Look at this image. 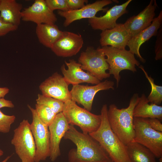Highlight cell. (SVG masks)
<instances>
[{
    "instance_id": "obj_1",
    "label": "cell",
    "mask_w": 162,
    "mask_h": 162,
    "mask_svg": "<svg viewBox=\"0 0 162 162\" xmlns=\"http://www.w3.org/2000/svg\"><path fill=\"white\" fill-rule=\"evenodd\" d=\"M74 144L76 148L68 153L69 162H110L109 155L99 143L89 134L79 131L70 125L64 137Z\"/></svg>"
},
{
    "instance_id": "obj_2",
    "label": "cell",
    "mask_w": 162,
    "mask_h": 162,
    "mask_svg": "<svg viewBox=\"0 0 162 162\" xmlns=\"http://www.w3.org/2000/svg\"><path fill=\"white\" fill-rule=\"evenodd\" d=\"M106 104L100 110L101 122L98 129L89 134L104 149L113 162H132L128 153L126 145L111 128L108 121Z\"/></svg>"
},
{
    "instance_id": "obj_3",
    "label": "cell",
    "mask_w": 162,
    "mask_h": 162,
    "mask_svg": "<svg viewBox=\"0 0 162 162\" xmlns=\"http://www.w3.org/2000/svg\"><path fill=\"white\" fill-rule=\"evenodd\" d=\"M139 97L137 93L131 98L128 107L118 109L114 104L108 108L107 117L110 125L113 132L125 145L133 141L135 136L134 125V109Z\"/></svg>"
},
{
    "instance_id": "obj_4",
    "label": "cell",
    "mask_w": 162,
    "mask_h": 162,
    "mask_svg": "<svg viewBox=\"0 0 162 162\" xmlns=\"http://www.w3.org/2000/svg\"><path fill=\"white\" fill-rule=\"evenodd\" d=\"M62 112L69 124L78 126L84 134L95 131L101 124L100 115L92 113L71 100L64 103Z\"/></svg>"
},
{
    "instance_id": "obj_5",
    "label": "cell",
    "mask_w": 162,
    "mask_h": 162,
    "mask_svg": "<svg viewBox=\"0 0 162 162\" xmlns=\"http://www.w3.org/2000/svg\"><path fill=\"white\" fill-rule=\"evenodd\" d=\"M109 65V73L113 75L116 80L117 88L121 79L120 73L123 70H128L134 73L137 71L136 66L140 63L135 58L134 54L129 50H120L110 46L102 48Z\"/></svg>"
},
{
    "instance_id": "obj_6",
    "label": "cell",
    "mask_w": 162,
    "mask_h": 162,
    "mask_svg": "<svg viewBox=\"0 0 162 162\" xmlns=\"http://www.w3.org/2000/svg\"><path fill=\"white\" fill-rule=\"evenodd\" d=\"M11 144L22 162H34L36 147L28 120L23 119L14 130Z\"/></svg>"
},
{
    "instance_id": "obj_7",
    "label": "cell",
    "mask_w": 162,
    "mask_h": 162,
    "mask_svg": "<svg viewBox=\"0 0 162 162\" xmlns=\"http://www.w3.org/2000/svg\"><path fill=\"white\" fill-rule=\"evenodd\" d=\"M135 136L133 142L148 149L155 157H162V132L156 131L149 124L147 118L134 117Z\"/></svg>"
},
{
    "instance_id": "obj_8",
    "label": "cell",
    "mask_w": 162,
    "mask_h": 162,
    "mask_svg": "<svg viewBox=\"0 0 162 162\" xmlns=\"http://www.w3.org/2000/svg\"><path fill=\"white\" fill-rule=\"evenodd\" d=\"M105 56L102 48L95 49L93 46H88L85 51L81 53L78 62L83 70L100 81L110 76L106 72L109 67Z\"/></svg>"
},
{
    "instance_id": "obj_9",
    "label": "cell",
    "mask_w": 162,
    "mask_h": 162,
    "mask_svg": "<svg viewBox=\"0 0 162 162\" xmlns=\"http://www.w3.org/2000/svg\"><path fill=\"white\" fill-rule=\"evenodd\" d=\"M32 116L31 130L36 147L34 162L45 160L50 155V134L48 126L39 118L35 109L28 105Z\"/></svg>"
},
{
    "instance_id": "obj_10",
    "label": "cell",
    "mask_w": 162,
    "mask_h": 162,
    "mask_svg": "<svg viewBox=\"0 0 162 162\" xmlns=\"http://www.w3.org/2000/svg\"><path fill=\"white\" fill-rule=\"evenodd\" d=\"M114 85L113 81L106 80L93 86L73 85L70 91L71 100L82 105L84 109L90 111L96 94L100 91L113 90Z\"/></svg>"
},
{
    "instance_id": "obj_11",
    "label": "cell",
    "mask_w": 162,
    "mask_h": 162,
    "mask_svg": "<svg viewBox=\"0 0 162 162\" xmlns=\"http://www.w3.org/2000/svg\"><path fill=\"white\" fill-rule=\"evenodd\" d=\"M68 85L63 76L56 72L43 81L40 85L39 88L42 95L64 103L71 100Z\"/></svg>"
},
{
    "instance_id": "obj_12",
    "label": "cell",
    "mask_w": 162,
    "mask_h": 162,
    "mask_svg": "<svg viewBox=\"0 0 162 162\" xmlns=\"http://www.w3.org/2000/svg\"><path fill=\"white\" fill-rule=\"evenodd\" d=\"M21 15L23 21L33 22L37 25L55 24L57 20L56 15L44 0H35L31 5L22 10Z\"/></svg>"
},
{
    "instance_id": "obj_13",
    "label": "cell",
    "mask_w": 162,
    "mask_h": 162,
    "mask_svg": "<svg viewBox=\"0 0 162 162\" xmlns=\"http://www.w3.org/2000/svg\"><path fill=\"white\" fill-rule=\"evenodd\" d=\"M83 43V40L81 34L64 31L51 49L57 56L70 57L76 55L79 52Z\"/></svg>"
},
{
    "instance_id": "obj_14",
    "label": "cell",
    "mask_w": 162,
    "mask_h": 162,
    "mask_svg": "<svg viewBox=\"0 0 162 162\" xmlns=\"http://www.w3.org/2000/svg\"><path fill=\"white\" fill-rule=\"evenodd\" d=\"M69 125L62 112L56 114L53 121L48 126L50 134L49 157L52 161H55L61 155L60 143Z\"/></svg>"
},
{
    "instance_id": "obj_15",
    "label": "cell",
    "mask_w": 162,
    "mask_h": 162,
    "mask_svg": "<svg viewBox=\"0 0 162 162\" xmlns=\"http://www.w3.org/2000/svg\"><path fill=\"white\" fill-rule=\"evenodd\" d=\"M112 2V1L111 0H98L77 10H58V14L65 18L64 26L66 27L75 21L85 18L90 19L95 16L99 11H106L107 9L104 7Z\"/></svg>"
},
{
    "instance_id": "obj_16",
    "label": "cell",
    "mask_w": 162,
    "mask_h": 162,
    "mask_svg": "<svg viewBox=\"0 0 162 162\" xmlns=\"http://www.w3.org/2000/svg\"><path fill=\"white\" fill-rule=\"evenodd\" d=\"M157 6L156 1L151 0L138 15L130 17L123 24L131 38L151 24L154 18Z\"/></svg>"
},
{
    "instance_id": "obj_17",
    "label": "cell",
    "mask_w": 162,
    "mask_h": 162,
    "mask_svg": "<svg viewBox=\"0 0 162 162\" xmlns=\"http://www.w3.org/2000/svg\"><path fill=\"white\" fill-rule=\"evenodd\" d=\"M131 1V0H128L121 5L114 6L107 10L106 14L102 16H95L88 19L90 25L93 29L102 31L113 28L117 24V19L128 13L126 8Z\"/></svg>"
},
{
    "instance_id": "obj_18",
    "label": "cell",
    "mask_w": 162,
    "mask_h": 162,
    "mask_svg": "<svg viewBox=\"0 0 162 162\" xmlns=\"http://www.w3.org/2000/svg\"><path fill=\"white\" fill-rule=\"evenodd\" d=\"M65 63L68 69H66L63 64L61 70L64 79L69 85L73 86L83 82L96 85L100 82L95 77L84 71L81 67L80 64L74 60H69L68 62L65 61Z\"/></svg>"
},
{
    "instance_id": "obj_19",
    "label": "cell",
    "mask_w": 162,
    "mask_h": 162,
    "mask_svg": "<svg viewBox=\"0 0 162 162\" xmlns=\"http://www.w3.org/2000/svg\"><path fill=\"white\" fill-rule=\"evenodd\" d=\"M100 42L103 47L108 46L120 50L125 49L131 38L124 24L117 23L113 28L102 31Z\"/></svg>"
},
{
    "instance_id": "obj_20",
    "label": "cell",
    "mask_w": 162,
    "mask_h": 162,
    "mask_svg": "<svg viewBox=\"0 0 162 162\" xmlns=\"http://www.w3.org/2000/svg\"><path fill=\"white\" fill-rule=\"evenodd\" d=\"M162 23V11H160L158 16L153 19L151 24L144 29L129 40L127 46L129 50L136 55L141 62H145L140 52L141 46L151 37L157 35L158 29L161 27Z\"/></svg>"
},
{
    "instance_id": "obj_21",
    "label": "cell",
    "mask_w": 162,
    "mask_h": 162,
    "mask_svg": "<svg viewBox=\"0 0 162 162\" xmlns=\"http://www.w3.org/2000/svg\"><path fill=\"white\" fill-rule=\"evenodd\" d=\"M149 103L147 97L144 94H142L134 109V117L156 118L161 121L162 106Z\"/></svg>"
},
{
    "instance_id": "obj_22",
    "label": "cell",
    "mask_w": 162,
    "mask_h": 162,
    "mask_svg": "<svg viewBox=\"0 0 162 162\" xmlns=\"http://www.w3.org/2000/svg\"><path fill=\"white\" fill-rule=\"evenodd\" d=\"M22 5L15 0H1L0 16L5 22L18 26L22 19Z\"/></svg>"
},
{
    "instance_id": "obj_23",
    "label": "cell",
    "mask_w": 162,
    "mask_h": 162,
    "mask_svg": "<svg viewBox=\"0 0 162 162\" xmlns=\"http://www.w3.org/2000/svg\"><path fill=\"white\" fill-rule=\"evenodd\" d=\"M63 32L55 24L38 25L36 28V34L39 42L50 49L62 36Z\"/></svg>"
},
{
    "instance_id": "obj_24",
    "label": "cell",
    "mask_w": 162,
    "mask_h": 162,
    "mask_svg": "<svg viewBox=\"0 0 162 162\" xmlns=\"http://www.w3.org/2000/svg\"><path fill=\"white\" fill-rule=\"evenodd\" d=\"M129 158L132 162H156V158L148 148L132 142L126 145Z\"/></svg>"
},
{
    "instance_id": "obj_25",
    "label": "cell",
    "mask_w": 162,
    "mask_h": 162,
    "mask_svg": "<svg viewBox=\"0 0 162 162\" xmlns=\"http://www.w3.org/2000/svg\"><path fill=\"white\" fill-rule=\"evenodd\" d=\"M144 72L145 76L150 83L151 87L150 94L147 97L149 103L157 105H160L162 102V86L157 85L154 82V79L148 76L143 67L142 66H139Z\"/></svg>"
},
{
    "instance_id": "obj_26",
    "label": "cell",
    "mask_w": 162,
    "mask_h": 162,
    "mask_svg": "<svg viewBox=\"0 0 162 162\" xmlns=\"http://www.w3.org/2000/svg\"><path fill=\"white\" fill-rule=\"evenodd\" d=\"M36 100V104L47 106L56 114L62 111L64 103L61 101L40 94H38Z\"/></svg>"
},
{
    "instance_id": "obj_27",
    "label": "cell",
    "mask_w": 162,
    "mask_h": 162,
    "mask_svg": "<svg viewBox=\"0 0 162 162\" xmlns=\"http://www.w3.org/2000/svg\"><path fill=\"white\" fill-rule=\"evenodd\" d=\"M35 110L39 118L48 126L53 121L56 115L51 109L45 105L36 104Z\"/></svg>"
},
{
    "instance_id": "obj_28",
    "label": "cell",
    "mask_w": 162,
    "mask_h": 162,
    "mask_svg": "<svg viewBox=\"0 0 162 162\" xmlns=\"http://www.w3.org/2000/svg\"><path fill=\"white\" fill-rule=\"evenodd\" d=\"M15 119V116L5 115L0 110V132L8 133L10 130L11 125L14 122Z\"/></svg>"
},
{
    "instance_id": "obj_29",
    "label": "cell",
    "mask_w": 162,
    "mask_h": 162,
    "mask_svg": "<svg viewBox=\"0 0 162 162\" xmlns=\"http://www.w3.org/2000/svg\"><path fill=\"white\" fill-rule=\"evenodd\" d=\"M46 2L52 11L56 10L65 11L68 10L66 0H45Z\"/></svg>"
},
{
    "instance_id": "obj_30",
    "label": "cell",
    "mask_w": 162,
    "mask_h": 162,
    "mask_svg": "<svg viewBox=\"0 0 162 162\" xmlns=\"http://www.w3.org/2000/svg\"><path fill=\"white\" fill-rule=\"evenodd\" d=\"M160 28L157 34V37L155 47V59L156 60L162 58V29Z\"/></svg>"
},
{
    "instance_id": "obj_31",
    "label": "cell",
    "mask_w": 162,
    "mask_h": 162,
    "mask_svg": "<svg viewBox=\"0 0 162 162\" xmlns=\"http://www.w3.org/2000/svg\"><path fill=\"white\" fill-rule=\"evenodd\" d=\"M18 27L4 21L0 16V37L16 30Z\"/></svg>"
},
{
    "instance_id": "obj_32",
    "label": "cell",
    "mask_w": 162,
    "mask_h": 162,
    "mask_svg": "<svg viewBox=\"0 0 162 162\" xmlns=\"http://www.w3.org/2000/svg\"><path fill=\"white\" fill-rule=\"evenodd\" d=\"M68 10H76L85 6V3H87V0H66Z\"/></svg>"
},
{
    "instance_id": "obj_33",
    "label": "cell",
    "mask_w": 162,
    "mask_h": 162,
    "mask_svg": "<svg viewBox=\"0 0 162 162\" xmlns=\"http://www.w3.org/2000/svg\"><path fill=\"white\" fill-rule=\"evenodd\" d=\"M147 119L149 124L152 129L162 132V124L160 120L156 118H147Z\"/></svg>"
},
{
    "instance_id": "obj_34",
    "label": "cell",
    "mask_w": 162,
    "mask_h": 162,
    "mask_svg": "<svg viewBox=\"0 0 162 162\" xmlns=\"http://www.w3.org/2000/svg\"><path fill=\"white\" fill-rule=\"evenodd\" d=\"M4 107L13 108L14 105L11 101L4 98H0V109Z\"/></svg>"
},
{
    "instance_id": "obj_35",
    "label": "cell",
    "mask_w": 162,
    "mask_h": 162,
    "mask_svg": "<svg viewBox=\"0 0 162 162\" xmlns=\"http://www.w3.org/2000/svg\"><path fill=\"white\" fill-rule=\"evenodd\" d=\"M9 91V89L7 87H0V98H4Z\"/></svg>"
},
{
    "instance_id": "obj_36",
    "label": "cell",
    "mask_w": 162,
    "mask_h": 162,
    "mask_svg": "<svg viewBox=\"0 0 162 162\" xmlns=\"http://www.w3.org/2000/svg\"><path fill=\"white\" fill-rule=\"evenodd\" d=\"M11 157V155L8 156L4 160H3L1 162H7L8 161V160Z\"/></svg>"
},
{
    "instance_id": "obj_37",
    "label": "cell",
    "mask_w": 162,
    "mask_h": 162,
    "mask_svg": "<svg viewBox=\"0 0 162 162\" xmlns=\"http://www.w3.org/2000/svg\"><path fill=\"white\" fill-rule=\"evenodd\" d=\"M4 153V152L2 150L0 149V157L2 156Z\"/></svg>"
},
{
    "instance_id": "obj_38",
    "label": "cell",
    "mask_w": 162,
    "mask_h": 162,
    "mask_svg": "<svg viewBox=\"0 0 162 162\" xmlns=\"http://www.w3.org/2000/svg\"><path fill=\"white\" fill-rule=\"evenodd\" d=\"M158 162H162V157L159 158Z\"/></svg>"
},
{
    "instance_id": "obj_39",
    "label": "cell",
    "mask_w": 162,
    "mask_h": 162,
    "mask_svg": "<svg viewBox=\"0 0 162 162\" xmlns=\"http://www.w3.org/2000/svg\"><path fill=\"white\" fill-rule=\"evenodd\" d=\"M110 162H113L112 160Z\"/></svg>"
},
{
    "instance_id": "obj_40",
    "label": "cell",
    "mask_w": 162,
    "mask_h": 162,
    "mask_svg": "<svg viewBox=\"0 0 162 162\" xmlns=\"http://www.w3.org/2000/svg\"><path fill=\"white\" fill-rule=\"evenodd\" d=\"M0 1H1V0H0Z\"/></svg>"
}]
</instances>
